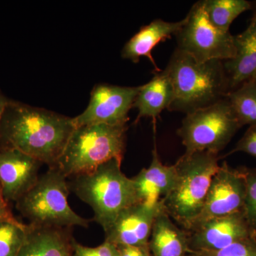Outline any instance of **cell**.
I'll return each mask as SVG.
<instances>
[{
    "label": "cell",
    "mask_w": 256,
    "mask_h": 256,
    "mask_svg": "<svg viewBox=\"0 0 256 256\" xmlns=\"http://www.w3.org/2000/svg\"><path fill=\"white\" fill-rule=\"evenodd\" d=\"M75 128L73 118L10 99L0 121V150H16L55 168Z\"/></svg>",
    "instance_id": "1"
},
{
    "label": "cell",
    "mask_w": 256,
    "mask_h": 256,
    "mask_svg": "<svg viewBox=\"0 0 256 256\" xmlns=\"http://www.w3.org/2000/svg\"><path fill=\"white\" fill-rule=\"evenodd\" d=\"M164 70L174 92L169 111L186 114L213 105L228 94V79L222 60L200 63L176 48Z\"/></svg>",
    "instance_id": "2"
},
{
    "label": "cell",
    "mask_w": 256,
    "mask_h": 256,
    "mask_svg": "<svg viewBox=\"0 0 256 256\" xmlns=\"http://www.w3.org/2000/svg\"><path fill=\"white\" fill-rule=\"evenodd\" d=\"M121 163L110 160L92 172L68 178L70 192L92 207L94 220L105 233L120 213L140 203L132 178L121 171Z\"/></svg>",
    "instance_id": "3"
},
{
    "label": "cell",
    "mask_w": 256,
    "mask_h": 256,
    "mask_svg": "<svg viewBox=\"0 0 256 256\" xmlns=\"http://www.w3.org/2000/svg\"><path fill=\"white\" fill-rule=\"evenodd\" d=\"M218 154L208 152L184 154L174 164L176 178L162 207L178 226L188 230L204 204L212 178L220 168Z\"/></svg>",
    "instance_id": "4"
},
{
    "label": "cell",
    "mask_w": 256,
    "mask_h": 256,
    "mask_svg": "<svg viewBox=\"0 0 256 256\" xmlns=\"http://www.w3.org/2000/svg\"><path fill=\"white\" fill-rule=\"evenodd\" d=\"M127 124H89L75 128L56 168L67 178L87 174L112 160L122 162Z\"/></svg>",
    "instance_id": "5"
},
{
    "label": "cell",
    "mask_w": 256,
    "mask_h": 256,
    "mask_svg": "<svg viewBox=\"0 0 256 256\" xmlns=\"http://www.w3.org/2000/svg\"><path fill=\"white\" fill-rule=\"evenodd\" d=\"M68 178L57 168H50L16 202L20 214L36 227L88 228L89 220L77 214L69 205Z\"/></svg>",
    "instance_id": "6"
},
{
    "label": "cell",
    "mask_w": 256,
    "mask_h": 256,
    "mask_svg": "<svg viewBox=\"0 0 256 256\" xmlns=\"http://www.w3.org/2000/svg\"><path fill=\"white\" fill-rule=\"evenodd\" d=\"M240 126L227 98L186 114L178 134L185 154L208 152L218 154L232 140Z\"/></svg>",
    "instance_id": "7"
},
{
    "label": "cell",
    "mask_w": 256,
    "mask_h": 256,
    "mask_svg": "<svg viewBox=\"0 0 256 256\" xmlns=\"http://www.w3.org/2000/svg\"><path fill=\"white\" fill-rule=\"evenodd\" d=\"M185 23L175 34L176 48L200 63L232 60L235 56V38L230 32L216 28L207 18L203 0L192 6Z\"/></svg>",
    "instance_id": "8"
},
{
    "label": "cell",
    "mask_w": 256,
    "mask_h": 256,
    "mask_svg": "<svg viewBox=\"0 0 256 256\" xmlns=\"http://www.w3.org/2000/svg\"><path fill=\"white\" fill-rule=\"evenodd\" d=\"M140 87L97 84L90 92L86 109L73 118L75 128L97 124H127L128 112L132 108Z\"/></svg>",
    "instance_id": "9"
},
{
    "label": "cell",
    "mask_w": 256,
    "mask_h": 256,
    "mask_svg": "<svg viewBox=\"0 0 256 256\" xmlns=\"http://www.w3.org/2000/svg\"><path fill=\"white\" fill-rule=\"evenodd\" d=\"M246 193L244 168L235 169L224 162L212 178L201 213L190 228L206 220L240 212L244 210Z\"/></svg>",
    "instance_id": "10"
},
{
    "label": "cell",
    "mask_w": 256,
    "mask_h": 256,
    "mask_svg": "<svg viewBox=\"0 0 256 256\" xmlns=\"http://www.w3.org/2000/svg\"><path fill=\"white\" fill-rule=\"evenodd\" d=\"M186 232L188 252H217L238 240L252 237L244 210L202 222Z\"/></svg>",
    "instance_id": "11"
},
{
    "label": "cell",
    "mask_w": 256,
    "mask_h": 256,
    "mask_svg": "<svg viewBox=\"0 0 256 256\" xmlns=\"http://www.w3.org/2000/svg\"><path fill=\"white\" fill-rule=\"evenodd\" d=\"M43 165L35 158L16 150H0V185L8 204L16 202L38 181Z\"/></svg>",
    "instance_id": "12"
},
{
    "label": "cell",
    "mask_w": 256,
    "mask_h": 256,
    "mask_svg": "<svg viewBox=\"0 0 256 256\" xmlns=\"http://www.w3.org/2000/svg\"><path fill=\"white\" fill-rule=\"evenodd\" d=\"M160 202L156 206L136 204L124 210L106 232V242L116 246L149 247L152 228Z\"/></svg>",
    "instance_id": "13"
},
{
    "label": "cell",
    "mask_w": 256,
    "mask_h": 256,
    "mask_svg": "<svg viewBox=\"0 0 256 256\" xmlns=\"http://www.w3.org/2000/svg\"><path fill=\"white\" fill-rule=\"evenodd\" d=\"M175 178L174 164H163L154 144L149 168H143L132 178L140 203L150 206H156L172 188Z\"/></svg>",
    "instance_id": "14"
},
{
    "label": "cell",
    "mask_w": 256,
    "mask_h": 256,
    "mask_svg": "<svg viewBox=\"0 0 256 256\" xmlns=\"http://www.w3.org/2000/svg\"><path fill=\"white\" fill-rule=\"evenodd\" d=\"M185 23V18L175 22L164 21L161 18L154 20L149 24L142 26L124 44L121 56L124 60H131L137 64L141 57H146L154 65L156 72L160 69L156 66L152 54V50L161 42L172 38L176 34Z\"/></svg>",
    "instance_id": "15"
},
{
    "label": "cell",
    "mask_w": 256,
    "mask_h": 256,
    "mask_svg": "<svg viewBox=\"0 0 256 256\" xmlns=\"http://www.w3.org/2000/svg\"><path fill=\"white\" fill-rule=\"evenodd\" d=\"M234 38L235 56L224 62L229 92L252 80L256 75V22H250L246 30L234 36Z\"/></svg>",
    "instance_id": "16"
},
{
    "label": "cell",
    "mask_w": 256,
    "mask_h": 256,
    "mask_svg": "<svg viewBox=\"0 0 256 256\" xmlns=\"http://www.w3.org/2000/svg\"><path fill=\"white\" fill-rule=\"evenodd\" d=\"M28 225L26 240L16 256H72V228Z\"/></svg>",
    "instance_id": "17"
},
{
    "label": "cell",
    "mask_w": 256,
    "mask_h": 256,
    "mask_svg": "<svg viewBox=\"0 0 256 256\" xmlns=\"http://www.w3.org/2000/svg\"><path fill=\"white\" fill-rule=\"evenodd\" d=\"M152 256H185L188 254V235L175 224L160 204L149 240Z\"/></svg>",
    "instance_id": "18"
},
{
    "label": "cell",
    "mask_w": 256,
    "mask_h": 256,
    "mask_svg": "<svg viewBox=\"0 0 256 256\" xmlns=\"http://www.w3.org/2000/svg\"><path fill=\"white\" fill-rule=\"evenodd\" d=\"M174 97L172 85L164 70L156 72L153 78L141 86L132 108H137L138 116L134 124L142 118L156 120L164 109L169 108Z\"/></svg>",
    "instance_id": "19"
},
{
    "label": "cell",
    "mask_w": 256,
    "mask_h": 256,
    "mask_svg": "<svg viewBox=\"0 0 256 256\" xmlns=\"http://www.w3.org/2000/svg\"><path fill=\"white\" fill-rule=\"evenodd\" d=\"M204 9L210 22L224 32L238 16L252 8L246 0H203Z\"/></svg>",
    "instance_id": "20"
},
{
    "label": "cell",
    "mask_w": 256,
    "mask_h": 256,
    "mask_svg": "<svg viewBox=\"0 0 256 256\" xmlns=\"http://www.w3.org/2000/svg\"><path fill=\"white\" fill-rule=\"evenodd\" d=\"M240 126H256V85L244 82L226 96Z\"/></svg>",
    "instance_id": "21"
},
{
    "label": "cell",
    "mask_w": 256,
    "mask_h": 256,
    "mask_svg": "<svg viewBox=\"0 0 256 256\" xmlns=\"http://www.w3.org/2000/svg\"><path fill=\"white\" fill-rule=\"evenodd\" d=\"M28 224L16 218L0 220V256H16L26 238Z\"/></svg>",
    "instance_id": "22"
},
{
    "label": "cell",
    "mask_w": 256,
    "mask_h": 256,
    "mask_svg": "<svg viewBox=\"0 0 256 256\" xmlns=\"http://www.w3.org/2000/svg\"><path fill=\"white\" fill-rule=\"evenodd\" d=\"M242 168L246 180V193L244 212L250 227L252 236L256 238V169Z\"/></svg>",
    "instance_id": "23"
},
{
    "label": "cell",
    "mask_w": 256,
    "mask_h": 256,
    "mask_svg": "<svg viewBox=\"0 0 256 256\" xmlns=\"http://www.w3.org/2000/svg\"><path fill=\"white\" fill-rule=\"evenodd\" d=\"M196 256H256V239H242L217 252H190Z\"/></svg>",
    "instance_id": "24"
},
{
    "label": "cell",
    "mask_w": 256,
    "mask_h": 256,
    "mask_svg": "<svg viewBox=\"0 0 256 256\" xmlns=\"http://www.w3.org/2000/svg\"><path fill=\"white\" fill-rule=\"evenodd\" d=\"M72 246V256H119L117 246L106 240L98 246L92 248L84 246L74 238Z\"/></svg>",
    "instance_id": "25"
},
{
    "label": "cell",
    "mask_w": 256,
    "mask_h": 256,
    "mask_svg": "<svg viewBox=\"0 0 256 256\" xmlns=\"http://www.w3.org/2000/svg\"><path fill=\"white\" fill-rule=\"evenodd\" d=\"M244 152L256 158V126H249L248 129L228 154Z\"/></svg>",
    "instance_id": "26"
},
{
    "label": "cell",
    "mask_w": 256,
    "mask_h": 256,
    "mask_svg": "<svg viewBox=\"0 0 256 256\" xmlns=\"http://www.w3.org/2000/svg\"><path fill=\"white\" fill-rule=\"evenodd\" d=\"M119 256H152L149 247L134 246H116Z\"/></svg>",
    "instance_id": "27"
},
{
    "label": "cell",
    "mask_w": 256,
    "mask_h": 256,
    "mask_svg": "<svg viewBox=\"0 0 256 256\" xmlns=\"http://www.w3.org/2000/svg\"><path fill=\"white\" fill-rule=\"evenodd\" d=\"M14 218L15 217L10 208V204L6 202L3 196L1 185H0V220Z\"/></svg>",
    "instance_id": "28"
},
{
    "label": "cell",
    "mask_w": 256,
    "mask_h": 256,
    "mask_svg": "<svg viewBox=\"0 0 256 256\" xmlns=\"http://www.w3.org/2000/svg\"><path fill=\"white\" fill-rule=\"evenodd\" d=\"M9 100L10 99L8 98L4 94H3V92L0 90V121H1L2 117V114H4V111Z\"/></svg>",
    "instance_id": "29"
},
{
    "label": "cell",
    "mask_w": 256,
    "mask_h": 256,
    "mask_svg": "<svg viewBox=\"0 0 256 256\" xmlns=\"http://www.w3.org/2000/svg\"><path fill=\"white\" fill-rule=\"evenodd\" d=\"M252 21L256 22V8L255 14H254V16H252Z\"/></svg>",
    "instance_id": "30"
},
{
    "label": "cell",
    "mask_w": 256,
    "mask_h": 256,
    "mask_svg": "<svg viewBox=\"0 0 256 256\" xmlns=\"http://www.w3.org/2000/svg\"><path fill=\"white\" fill-rule=\"evenodd\" d=\"M185 256H196V255H194V254H192V252H188V254H186Z\"/></svg>",
    "instance_id": "31"
},
{
    "label": "cell",
    "mask_w": 256,
    "mask_h": 256,
    "mask_svg": "<svg viewBox=\"0 0 256 256\" xmlns=\"http://www.w3.org/2000/svg\"><path fill=\"white\" fill-rule=\"evenodd\" d=\"M252 82H255L256 85V75L255 76H254V78L252 79Z\"/></svg>",
    "instance_id": "32"
},
{
    "label": "cell",
    "mask_w": 256,
    "mask_h": 256,
    "mask_svg": "<svg viewBox=\"0 0 256 256\" xmlns=\"http://www.w3.org/2000/svg\"><path fill=\"white\" fill-rule=\"evenodd\" d=\"M256 239V238H255Z\"/></svg>",
    "instance_id": "33"
}]
</instances>
